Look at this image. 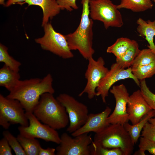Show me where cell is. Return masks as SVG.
I'll list each match as a JSON object with an SVG mask.
<instances>
[{"label":"cell","instance_id":"6da1fadb","mask_svg":"<svg viewBox=\"0 0 155 155\" xmlns=\"http://www.w3.org/2000/svg\"><path fill=\"white\" fill-rule=\"evenodd\" d=\"M53 82V78L50 73L42 79L34 78L20 80L6 97L19 100L26 112L33 113L42 94L55 93Z\"/></svg>","mask_w":155,"mask_h":155},{"label":"cell","instance_id":"7a4b0ae2","mask_svg":"<svg viewBox=\"0 0 155 155\" xmlns=\"http://www.w3.org/2000/svg\"><path fill=\"white\" fill-rule=\"evenodd\" d=\"M89 0H81L82 13L80 23L73 33L65 35L71 50H78L83 57L88 60L92 57L93 20L89 18Z\"/></svg>","mask_w":155,"mask_h":155},{"label":"cell","instance_id":"3957f363","mask_svg":"<svg viewBox=\"0 0 155 155\" xmlns=\"http://www.w3.org/2000/svg\"><path fill=\"white\" fill-rule=\"evenodd\" d=\"M33 113L39 120L55 130L65 127L69 122L65 107L51 93L41 95Z\"/></svg>","mask_w":155,"mask_h":155},{"label":"cell","instance_id":"277c9868","mask_svg":"<svg viewBox=\"0 0 155 155\" xmlns=\"http://www.w3.org/2000/svg\"><path fill=\"white\" fill-rule=\"evenodd\" d=\"M96 145L104 148H119L124 155H130L134 150L133 143L129 133L123 125L111 124L101 132L95 133L93 141Z\"/></svg>","mask_w":155,"mask_h":155},{"label":"cell","instance_id":"5b68a950","mask_svg":"<svg viewBox=\"0 0 155 155\" xmlns=\"http://www.w3.org/2000/svg\"><path fill=\"white\" fill-rule=\"evenodd\" d=\"M89 6L90 18L102 22L106 29L123 25L121 13L111 0H89Z\"/></svg>","mask_w":155,"mask_h":155},{"label":"cell","instance_id":"8992f818","mask_svg":"<svg viewBox=\"0 0 155 155\" xmlns=\"http://www.w3.org/2000/svg\"><path fill=\"white\" fill-rule=\"evenodd\" d=\"M44 34L35 41L43 50L49 51L64 59L73 57L65 35L56 32L51 24L48 23L43 26Z\"/></svg>","mask_w":155,"mask_h":155},{"label":"cell","instance_id":"52a82bcc","mask_svg":"<svg viewBox=\"0 0 155 155\" xmlns=\"http://www.w3.org/2000/svg\"><path fill=\"white\" fill-rule=\"evenodd\" d=\"M16 124L23 126L29 125L24 109L18 100L5 97L0 94V125L7 129L11 125Z\"/></svg>","mask_w":155,"mask_h":155},{"label":"cell","instance_id":"ba28073f","mask_svg":"<svg viewBox=\"0 0 155 155\" xmlns=\"http://www.w3.org/2000/svg\"><path fill=\"white\" fill-rule=\"evenodd\" d=\"M56 98L65 108L69 122L67 131L72 133L86 123L89 115L88 107L67 94H61Z\"/></svg>","mask_w":155,"mask_h":155},{"label":"cell","instance_id":"9c48e42d","mask_svg":"<svg viewBox=\"0 0 155 155\" xmlns=\"http://www.w3.org/2000/svg\"><path fill=\"white\" fill-rule=\"evenodd\" d=\"M26 113L29 125L20 126L18 128L20 134L28 138H40L46 142L60 144V137L56 130L47 125L41 123L33 113Z\"/></svg>","mask_w":155,"mask_h":155},{"label":"cell","instance_id":"30bf717a","mask_svg":"<svg viewBox=\"0 0 155 155\" xmlns=\"http://www.w3.org/2000/svg\"><path fill=\"white\" fill-rule=\"evenodd\" d=\"M64 133L56 148L57 155H90V145L93 140L91 135L85 133L74 137Z\"/></svg>","mask_w":155,"mask_h":155},{"label":"cell","instance_id":"8fae6325","mask_svg":"<svg viewBox=\"0 0 155 155\" xmlns=\"http://www.w3.org/2000/svg\"><path fill=\"white\" fill-rule=\"evenodd\" d=\"M128 78L133 79L140 87V81L133 74L131 67L126 69L121 67L116 62L113 64L110 70L100 81L96 89V96H100L102 102L105 103L106 98L113 85L119 80Z\"/></svg>","mask_w":155,"mask_h":155},{"label":"cell","instance_id":"7c38bea8","mask_svg":"<svg viewBox=\"0 0 155 155\" xmlns=\"http://www.w3.org/2000/svg\"><path fill=\"white\" fill-rule=\"evenodd\" d=\"M88 63L85 76L87 80L86 85L79 96L86 93L89 99H91L96 96V90L101 80L106 74L109 70L104 66L105 62L103 58L100 57L95 60L91 57L88 60Z\"/></svg>","mask_w":155,"mask_h":155},{"label":"cell","instance_id":"4fadbf2b","mask_svg":"<svg viewBox=\"0 0 155 155\" xmlns=\"http://www.w3.org/2000/svg\"><path fill=\"white\" fill-rule=\"evenodd\" d=\"M116 101L114 110L108 117V123L111 124H118L123 125L129 121L127 111V106L129 96L125 86L121 84L114 85L110 90Z\"/></svg>","mask_w":155,"mask_h":155},{"label":"cell","instance_id":"5bb4252c","mask_svg":"<svg viewBox=\"0 0 155 155\" xmlns=\"http://www.w3.org/2000/svg\"><path fill=\"white\" fill-rule=\"evenodd\" d=\"M127 111L129 121L132 125L139 121L152 110L143 97L141 90H137L129 96L127 104Z\"/></svg>","mask_w":155,"mask_h":155},{"label":"cell","instance_id":"9a60e30c","mask_svg":"<svg viewBox=\"0 0 155 155\" xmlns=\"http://www.w3.org/2000/svg\"><path fill=\"white\" fill-rule=\"evenodd\" d=\"M111 111L110 108L107 106L104 111L100 113L89 114L85 124L71 133L72 135L75 137L91 132L95 133L101 132L110 124L108 122L107 119Z\"/></svg>","mask_w":155,"mask_h":155},{"label":"cell","instance_id":"2e32d148","mask_svg":"<svg viewBox=\"0 0 155 155\" xmlns=\"http://www.w3.org/2000/svg\"><path fill=\"white\" fill-rule=\"evenodd\" d=\"M25 3H27L29 6L36 5L41 7L43 15L42 24V27L48 23L49 18L51 19L59 14L61 10L56 0H26L19 4L22 5Z\"/></svg>","mask_w":155,"mask_h":155},{"label":"cell","instance_id":"e0dca14e","mask_svg":"<svg viewBox=\"0 0 155 155\" xmlns=\"http://www.w3.org/2000/svg\"><path fill=\"white\" fill-rule=\"evenodd\" d=\"M136 22L138 25L137 30L139 35L145 38L148 43V46L149 49L155 53V44L154 42L155 36V20L145 21L139 18Z\"/></svg>","mask_w":155,"mask_h":155},{"label":"cell","instance_id":"ac0fdd59","mask_svg":"<svg viewBox=\"0 0 155 155\" xmlns=\"http://www.w3.org/2000/svg\"><path fill=\"white\" fill-rule=\"evenodd\" d=\"M20 78L19 72L13 70L5 65L0 69V86L9 92L18 85Z\"/></svg>","mask_w":155,"mask_h":155},{"label":"cell","instance_id":"d6986e66","mask_svg":"<svg viewBox=\"0 0 155 155\" xmlns=\"http://www.w3.org/2000/svg\"><path fill=\"white\" fill-rule=\"evenodd\" d=\"M155 116V111L152 109L145 115L137 123L131 125L127 122L123 125L125 130L129 133L134 145L137 142L140 133L146 123L148 121L150 118Z\"/></svg>","mask_w":155,"mask_h":155},{"label":"cell","instance_id":"ffe728a7","mask_svg":"<svg viewBox=\"0 0 155 155\" xmlns=\"http://www.w3.org/2000/svg\"><path fill=\"white\" fill-rule=\"evenodd\" d=\"M120 3L116 5L118 9L124 8L134 12H140L151 9L153 6L152 0H120Z\"/></svg>","mask_w":155,"mask_h":155},{"label":"cell","instance_id":"44dd1931","mask_svg":"<svg viewBox=\"0 0 155 155\" xmlns=\"http://www.w3.org/2000/svg\"><path fill=\"white\" fill-rule=\"evenodd\" d=\"M140 51L138 43L134 40L130 47L121 57L116 59V62L124 68L132 66L135 59Z\"/></svg>","mask_w":155,"mask_h":155},{"label":"cell","instance_id":"7402d4cb","mask_svg":"<svg viewBox=\"0 0 155 155\" xmlns=\"http://www.w3.org/2000/svg\"><path fill=\"white\" fill-rule=\"evenodd\" d=\"M133 40L127 38H118L114 44L107 48L106 52L113 54L116 59L120 58L130 47Z\"/></svg>","mask_w":155,"mask_h":155},{"label":"cell","instance_id":"603a6c76","mask_svg":"<svg viewBox=\"0 0 155 155\" xmlns=\"http://www.w3.org/2000/svg\"><path fill=\"white\" fill-rule=\"evenodd\" d=\"M16 137L26 155H38L41 146L36 138L26 137L20 134Z\"/></svg>","mask_w":155,"mask_h":155},{"label":"cell","instance_id":"cb8c5ba5","mask_svg":"<svg viewBox=\"0 0 155 155\" xmlns=\"http://www.w3.org/2000/svg\"><path fill=\"white\" fill-rule=\"evenodd\" d=\"M155 61V53L149 49L140 50L134 59L132 69L150 64Z\"/></svg>","mask_w":155,"mask_h":155},{"label":"cell","instance_id":"d4e9b609","mask_svg":"<svg viewBox=\"0 0 155 155\" xmlns=\"http://www.w3.org/2000/svg\"><path fill=\"white\" fill-rule=\"evenodd\" d=\"M0 62H3L11 69L17 72L20 70L21 63L9 54L8 48L1 43L0 44Z\"/></svg>","mask_w":155,"mask_h":155},{"label":"cell","instance_id":"484cf974","mask_svg":"<svg viewBox=\"0 0 155 155\" xmlns=\"http://www.w3.org/2000/svg\"><path fill=\"white\" fill-rule=\"evenodd\" d=\"M132 69L133 75L140 81L151 78L155 74V61Z\"/></svg>","mask_w":155,"mask_h":155},{"label":"cell","instance_id":"4316f807","mask_svg":"<svg viewBox=\"0 0 155 155\" xmlns=\"http://www.w3.org/2000/svg\"><path fill=\"white\" fill-rule=\"evenodd\" d=\"M90 149L91 155H124L120 148H104L96 145L93 141L90 145Z\"/></svg>","mask_w":155,"mask_h":155},{"label":"cell","instance_id":"83f0119b","mask_svg":"<svg viewBox=\"0 0 155 155\" xmlns=\"http://www.w3.org/2000/svg\"><path fill=\"white\" fill-rule=\"evenodd\" d=\"M3 135L7 140L9 145L16 155H26L17 137L13 136L8 130L3 131Z\"/></svg>","mask_w":155,"mask_h":155},{"label":"cell","instance_id":"f1b7e54d","mask_svg":"<svg viewBox=\"0 0 155 155\" xmlns=\"http://www.w3.org/2000/svg\"><path fill=\"white\" fill-rule=\"evenodd\" d=\"M139 149L134 155H145L147 151L150 154L155 155V142L143 137H140L138 145Z\"/></svg>","mask_w":155,"mask_h":155},{"label":"cell","instance_id":"f546056e","mask_svg":"<svg viewBox=\"0 0 155 155\" xmlns=\"http://www.w3.org/2000/svg\"><path fill=\"white\" fill-rule=\"evenodd\" d=\"M140 90L146 101L152 109L155 111V94L148 87L145 79L140 81Z\"/></svg>","mask_w":155,"mask_h":155},{"label":"cell","instance_id":"4dcf8cb0","mask_svg":"<svg viewBox=\"0 0 155 155\" xmlns=\"http://www.w3.org/2000/svg\"><path fill=\"white\" fill-rule=\"evenodd\" d=\"M141 136L155 142V125L147 122L141 132Z\"/></svg>","mask_w":155,"mask_h":155},{"label":"cell","instance_id":"1f68e13d","mask_svg":"<svg viewBox=\"0 0 155 155\" xmlns=\"http://www.w3.org/2000/svg\"><path fill=\"white\" fill-rule=\"evenodd\" d=\"M61 10L66 9L69 11L73 10V9H77L78 7L76 4V0H56Z\"/></svg>","mask_w":155,"mask_h":155},{"label":"cell","instance_id":"d6a6232c","mask_svg":"<svg viewBox=\"0 0 155 155\" xmlns=\"http://www.w3.org/2000/svg\"><path fill=\"white\" fill-rule=\"evenodd\" d=\"M11 149L7 140L3 137L0 141V155H12Z\"/></svg>","mask_w":155,"mask_h":155},{"label":"cell","instance_id":"836d02e7","mask_svg":"<svg viewBox=\"0 0 155 155\" xmlns=\"http://www.w3.org/2000/svg\"><path fill=\"white\" fill-rule=\"evenodd\" d=\"M56 149L53 148H48L46 149L41 146L40 148L38 155H55Z\"/></svg>","mask_w":155,"mask_h":155},{"label":"cell","instance_id":"e575fe53","mask_svg":"<svg viewBox=\"0 0 155 155\" xmlns=\"http://www.w3.org/2000/svg\"><path fill=\"white\" fill-rule=\"evenodd\" d=\"M26 0H8L7 1L5 6L9 7L15 3L20 4L25 2Z\"/></svg>","mask_w":155,"mask_h":155},{"label":"cell","instance_id":"d590c367","mask_svg":"<svg viewBox=\"0 0 155 155\" xmlns=\"http://www.w3.org/2000/svg\"><path fill=\"white\" fill-rule=\"evenodd\" d=\"M148 122L154 125H155V116L154 117H152L150 118L149 121Z\"/></svg>","mask_w":155,"mask_h":155},{"label":"cell","instance_id":"8d00e7d4","mask_svg":"<svg viewBox=\"0 0 155 155\" xmlns=\"http://www.w3.org/2000/svg\"><path fill=\"white\" fill-rule=\"evenodd\" d=\"M5 0H0V4L4 6H5V4L4 2Z\"/></svg>","mask_w":155,"mask_h":155},{"label":"cell","instance_id":"74e56055","mask_svg":"<svg viewBox=\"0 0 155 155\" xmlns=\"http://www.w3.org/2000/svg\"><path fill=\"white\" fill-rule=\"evenodd\" d=\"M152 1H153L154 3H155V0H152Z\"/></svg>","mask_w":155,"mask_h":155},{"label":"cell","instance_id":"f35d334b","mask_svg":"<svg viewBox=\"0 0 155 155\" xmlns=\"http://www.w3.org/2000/svg\"></svg>","mask_w":155,"mask_h":155}]
</instances>
